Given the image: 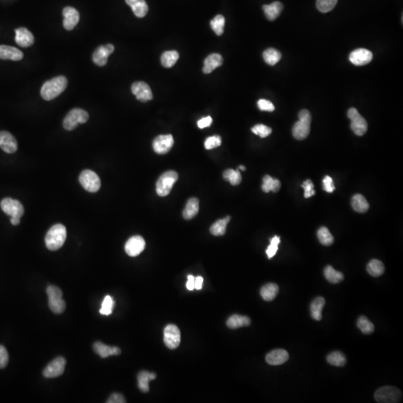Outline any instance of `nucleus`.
<instances>
[{
  "instance_id": "29",
  "label": "nucleus",
  "mask_w": 403,
  "mask_h": 403,
  "mask_svg": "<svg viewBox=\"0 0 403 403\" xmlns=\"http://www.w3.org/2000/svg\"><path fill=\"white\" fill-rule=\"evenodd\" d=\"M200 208V201L197 198H191L187 201L185 208L183 211V217L185 220H191L197 216Z\"/></svg>"
},
{
  "instance_id": "44",
  "label": "nucleus",
  "mask_w": 403,
  "mask_h": 403,
  "mask_svg": "<svg viewBox=\"0 0 403 403\" xmlns=\"http://www.w3.org/2000/svg\"><path fill=\"white\" fill-rule=\"evenodd\" d=\"M338 0H317V8L322 13H328L335 7Z\"/></svg>"
},
{
  "instance_id": "38",
  "label": "nucleus",
  "mask_w": 403,
  "mask_h": 403,
  "mask_svg": "<svg viewBox=\"0 0 403 403\" xmlns=\"http://www.w3.org/2000/svg\"><path fill=\"white\" fill-rule=\"evenodd\" d=\"M263 58L269 65L274 66L282 58V54L278 50L274 48H269L263 53Z\"/></svg>"
},
{
  "instance_id": "42",
  "label": "nucleus",
  "mask_w": 403,
  "mask_h": 403,
  "mask_svg": "<svg viewBox=\"0 0 403 403\" xmlns=\"http://www.w3.org/2000/svg\"><path fill=\"white\" fill-rule=\"evenodd\" d=\"M225 18L222 15H218L210 22L211 29L216 33L217 36H222L225 27Z\"/></svg>"
},
{
  "instance_id": "51",
  "label": "nucleus",
  "mask_w": 403,
  "mask_h": 403,
  "mask_svg": "<svg viewBox=\"0 0 403 403\" xmlns=\"http://www.w3.org/2000/svg\"><path fill=\"white\" fill-rule=\"evenodd\" d=\"M8 351L4 346L0 345V369H3L8 365Z\"/></svg>"
},
{
  "instance_id": "5",
  "label": "nucleus",
  "mask_w": 403,
  "mask_h": 403,
  "mask_svg": "<svg viewBox=\"0 0 403 403\" xmlns=\"http://www.w3.org/2000/svg\"><path fill=\"white\" fill-rule=\"evenodd\" d=\"M178 179L179 175L173 170H169L163 173L156 183V192L158 195L166 197L170 194Z\"/></svg>"
},
{
  "instance_id": "22",
  "label": "nucleus",
  "mask_w": 403,
  "mask_h": 403,
  "mask_svg": "<svg viewBox=\"0 0 403 403\" xmlns=\"http://www.w3.org/2000/svg\"><path fill=\"white\" fill-rule=\"evenodd\" d=\"M289 358V354L285 349H278L269 352L266 356V362L268 365H281L285 363Z\"/></svg>"
},
{
  "instance_id": "55",
  "label": "nucleus",
  "mask_w": 403,
  "mask_h": 403,
  "mask_svg": "<svg viewBox=\"0 0 403 403\" xmlns=\"http://www.w3.org/2000/svg\"><path fill=\"white\" fill-rule=\"evenodd\" d=\"M194 282H195V277L193 276L192 275H189L187 276V282L186 284V286H187V288L189 291H193V290L195 289L194 288Z\"/></svg>"
},
{
  "instance_id": "50",
  "label": "nucleus",
  "mask_w": 403,
  "mask_h": 403,
  "mask_svg": "<svg viewBox=\"0 0 403 403\" xmlns=\"http://www.w3.org/2000/svg\"><path fill=\"white\" fill-rule=\"evenodd\" d=\"M302 187L304 189L305 198H309L315 194V191L313 190V183L310 179H307L306 181H305L302 184Z\"/></svg>"
},
{
  "instance_id": "54",
  "label": "nucleus",
  "mask_w": 403,
  "mask_h": 403,
  "mask_svg": "<svg viewBox=\"0 0 403 403\" xmlns=\"http://www.w3.org/2000/svg\"><path fill=\"white\" fill-rule=\"evenodd\" d=\"M211 123H212V118L210 116H208L199 120L197 126L200 128H205L206 127H209Z\"/></svg>"
},
{
  "instance_id": "30",
  "label": "nucleus",
  "mask_w": 403,
  "mask_h": 403,
  "mask_svg": "<svg viewBox=\"0 0 403 403\" xmlns=\"http://www.w3.org/2000/svg\"><path fill=\"white\" fill-rule=\"evenodd\" d=\"M156 378V374L148 371H141L138 375V387L144 393L149 392V383Z\"/></svg>"
},
{
  "instance_id": "7",
  "label": "nucleus",
  "mask_w": 403,
  "mask_h": 403,
  "mask_svg": "<svg viewBox=\"0 0 403 403\" xmlns=\"http://www.w3.org/2000/svg\"><path fill=\"white\" fill-rule=\"evenodd\" d=\"M401 391L397 387L385 386L375 392L374 398L379 403H396L401 401Z\"/></svg>"
},
{
  "instance_id": "56",
  "label": "nucleus",
  "mask_w": 403,
  "mask_h": 403,
  "mask_svg": "<svg viewBox=\"0 0 403 403\" xmlns=\"http://www.w3.org/2000/svg\"><path fill=\"white\" fill-rule=\"evenodd\" d=\"M202 284H203V278L201 276H197V278H195L194 288L197 290H201L202 288Z\"/></svg>"
},
{
  "instance_id": "49",
  "label": "nucleus",
  "mask_w": 403,
  "mask_h": 403,
  "mask_svg": "<svg viewBox=\"0 0 403 403\" xmlns=\"http://www.w3.org/2000/svg\"><path fill=\"white\" fill-rule=\"evenodd\" d=\"M257 107L263 111L272 112L275 110L274 104L271 103V101L267 100V99H259L257 102Z\"/></svg>"
},
{
  "instance_id": "19",
  "label": "nucleus",
  "mask_w": 403,
  "mask_h": 403,
  "mask_svg": "<svg viewBox=\"0 0 403 403\" xmlns=\"http://www.w3.org/2000/svg\"><path fill=\"white\" fill-rule=\"evenodd\" d=\"M18 142L15 137L6 131H0V148L8 154L18 150Z\"/></svg>"
},
{
  "instance_id": "4",
  "label": "nucleus",
  "mask_w": 403,
  "mask_h": 403,
  "mask_svg": "<svg viewBox=\"0 0 403 403\" xmlns=\"http://www.w3.org/2000/svg\"><path fill=\"white\" fill-rule=\"evenodd\" d=\"M49 298V307L53 313L60 314L64 311L66 303L62 299L63 293L58 287L50 285L47 289Z\"/></svg>"
},
{
  "instance_id": "8",
  "label": "nucleus",
  "mask_w": 403,
  "mask_h": 403,
  "mask_svg": "<svg viewBox=\"0 0 403 403\" xmlns=\"http://www.w3.org/2000/svg\"><path fill=\"white\" fill-rule=\"evenodd\" d=\"M79 183L88 192H97L101 187L99 176L92 170H83L79 175Z\"/></svg>"
},
{
  "instance_id": "52",
  "label": "nucleus",
  "mask_w": 403,
  "mask_h": 403,
  "mask_svg": "<svg viewBox=\"0 0 403 403\" xmlns=\"http://www.w3.org/2000/svg\"><path fill=\"white\" fill-rule=\"evenodd\" d=\"M323 189H324L325 191H327L328 193H332L335 190V187H334V183H333L332 179L330 176H325L323 180Z\"/></svg>"
},
{
  "instance_id": "2",
  "label": "nucleus",
  "mask_w": 403,
  "mask_h": 403,
  "mask_svg": "<svg viewBox=\"0 0 403 403\" xmlns=\"http://www.w3.org/2000/svg\"><path fill=\"white\" fill-rule=\"evenodd\" d=\"M67 238V229L62 224H55L49 229L45 237V243L48 250L56 251L64 245Z\"/></svg>"
},
{
  "instance_id": "35",
  "label": "nucleus",
  "mask_w": 403,
  "mask_h": 403,
  "mask_svg": "<svg viewBox=\"0 0 403 403\" xmlns=\"http://www.w3.org/2000/svg\"><path fill=\"white\" fill-rule=\"evenodd\" d=\"M231 217L228 216L224 219L218 220L210 228V232L215 236H222L226 234V226L230 221Z\"/></svg>"
},
{
  "instance_id": "58",
  "label": "nucleus",
  "mask_w": 403,
  "mask_h": 403,
  "mask_svg": "<svg viewBox=\"0 0 403 403\" xmlns=\"http://www.w3.org/2000/svg\"><path fill=\"white\" fill-rule=\"evenodd\" d=\"M238 169L239 170H246V167H245L244 166H243V165H240V166H239Z\"/></svg>"
},
{
  "instance_id": "53",
  "label": "nucleus",
  "mask_w": 403,
  "mask_h": 403,
  "mask_svg": "<svg viewBox=\"0 0 403 403\" xmlns=\"http://www.w3.org/2000/svg\"><path fill=\"white\" fill-rule=\"evenodd\" d=\"M107 403H127L126 401V399L124 398L122 394H117V393H115V394H112L110 397H109V400H107L106 402Z\"/></svg>"
},
{
  "instance_id": "43",
  "label": "nucleus",
  "mask_w": 403,
  "mask_h": 403,
  "mask_svg": "<svg viewBox=\"0 0 403 403\" xmlns=\"http://www.w3.org/2000/svg\"><path fill=\"white\" fill-rule=\"evenodd\" d=\"M358 329L362 331L363 334H370L374 331L375 327L373 323L369 321L365 316H361L357 322Z\"/></svg>"
},
{
  "instance_id": "28",
  "label": "nucleus",
  "mask_w": 403,
  "mask_h": 403,
  "mask_svg": "<svg viewBox=\"0 0 403 403\" xmlns=\"http://www.w3.org/2000/svg\"><path fill=\"white\" fill-rule=\"evenodd\" d=\"M326 304V301L323 297L318 296L313 299V302L311 304V315L313 320L320 321L322 319V310Z\"/></svg>"
},
{
  "instance_id": "9",
  "label": "nucleus",
  "mask_w": 403,
  "mask_h": 403,
  "mask_svg": "<svg viewBox=\"0 0 403 403\" xmlns=\"http://www.w3.org/2000/svg\"><path fill=\"white\" fill-rule=\"evenodd\" d=\"M347 116L351 120V129L358 136H362L367 131V123L366 120L359 114V112L355 108H351Z\"/></svg>"
},
{
  "instance_id": "40",
  "label": "nucleus",
  "mask_w": 403,
  "mask_h": 403,
  "mask_svg": "<svg viewBox=\"0 0 403 403\" xmlns=\"http://www.w3.org/2000/svg\"><path fill=\"white\" fill-rule=\"evenodd\" d=\"M317 238L319 241L324 246H331L334 243V237L327 227L323 226L317 231Z\"/></svg>"
},
{
  "instance_id": "23",
  "label": "nucleus",
  "mask_w": 403,
  "mask_h": 403,
  "mask_svg": "<svg viewBox=\"0 0 403 403\" xmlns=\"http://www.w3.org/2000/svg\"><path fill=\"white\" fill-rule=\"evenodd\" d=\"M93 348L95 352L103 358H106L111 355H119L121 353V350L119 347H109L99 341L94 343Z\"/></svg>"
},
{
  "instance_id": "13",
  "label": "nucleus",
  "mask_w": 403,
  "mask_h": 403,
  "mask_svg": "<svg viewBox=\"0 0 403 403\" xmlns=\"http://www.w3.org/2000/svg\"><path fill=\"white\" fill-rule=\"evenodd\" d=\"M146 242L139 235L130 238L125 245V251L128 256L136 257L139 256L145 249Z\"/></svg>"
},
{
  "instance_id": "47",
  "label": "nucleus",
  "mask_w": 403,
  "mask_h": 403,
  "mask_svg": "<svg viewBox=\"0 0 403 403\" xmlns=\"http://www.w3.org/2000/svg\"><path fill=\"white\" fill-rule=\"evenodd\" d=\"M280 241H281L280 240V238L278 237V236H275V237L271 239V244L267 247V251H266L267 256H268L270 259L272 258L276 254Z\"/></svg>"
},
{
  "instance_id": "17",
  "label": "nucleus",
  "mask_w": 403,
  "mask_h": 403,
  "mask_svg": "<svg viewBox=\"0 0 403 403\" xmlns=\"http://www.w3.org/2000/svg\"><path fill=\"white\" fill-rule=\"evenodd\" d=\"M349 59L355 65H366L373 59V53L366 49H357L350 53Z\"/></svg>"
},
{
  "instance_id": "12",
  "label": "nucleus",
  "mask_w": 403,
  "mask_h": 403,
  "mask_svg": "<svg viewBox=\"0 0 403 403\" xmlns=\"http://www.w3.org/2000/svg\"><path fill=\"white\" fill-rule=\"evenodd\" d=\"M65 366V358L63 357L55 358L54 360L50 362L47 367L43 369V376L48 379L58 377L64 373Z\"/></svg>"
},
{
  "instance_id": "34",
  "label": "nucleus",
  "mask_w": 403,
  "mask_h": 403,
  "mask_svg": "<svg viewBox=\"0 0 403 403\" xmlns=\"http://www.w3.org/2000/svg\"><path fill=\"white\" fill-rule=\"evenodd\" d=\"M325 278L331 284H338L344 280V274L334 270L331 266L328 265L324 269Z\"/></svg>"
},
{
  "instance_id": "16",
  "label": "nucleus",
  "mask_w": 403,
  "mask_h": 403,
  "mask_svg": "<svg viewBox=\"0 0 403 403\" xmlns=\"http://www.w3.org/2000/svg\"><path fill=\"white\" fill-rule=\"evenodd\" d=\"M114 47L110 43L102 45L95 50L92 59L96 65L103 67L107 64L109 56L114 53Z\"/></svg>"
},
{
  "instance_id": "24",
  "label": "nucleus",
  "mask_w": 403,
  "mask_h": 403,
  "mask_svg": "<svg viewBox=\"0 0 403 403\" xmlns=\"http://www.w3.org/2000/svg\"><path fill=\"white\" fill-rule=\"evenodd\" d=\"M223 63V59L221 55L213 53L205 58L204 61V67L202 71L204 73L209 74L215 71L217 67H220Z\"/></svg>"
},
{
  "instance_id": "36",
  "label": "nucleus",
  "mask_w": 403,
  "mask_h": 403,
  "mask_svg": "<svg viewBox=\"0 0 403 403\" xmlns=\"http://www.w3.org/2000/svg\"><path fill=\"white\" fill-rule=\"evenodd\" d=\"M179 54L176 50H170L166 51L162 55L161 57V62L163 67L166 68H170L173 67L179 60Z\"/></svg>"
},
{
  "instance_id": "27",
  "label": "nucleus",
  "mask_w": 403,
  "mask_h": 403,
  "mask_svg": "<svg viewBox=\"0 0 403 403\" xmlns=\"http://www.w3.org/2000/svg\"><path fill=\"white\" fill-rule=\"evenodd\" d=\"M226 324L229 328L235 330L240 327H249L251 324V320L246 316L234 314L228 319Z\"/></svg>"
},
{
  "instance_id": "20",
  "label": "nucleus",
  "mask_w": 403,
  "mask_h": 403,
  "mask_svg": "<svg viewBox=\"0 0 403 403\" xmlns=\"http://www.w3.org/2000/svg\"><path fill=\"white\" fill-rule=\"evenodd\" d=\"M15 32H16L15 41L19 47L26 48L33 45L35 37L29 29L25 27L18 28L15 30Z\"/></svg>"
},
{
  "instance_id": "25",
  "label": "nucleus",
  "mask_w": 403,
  "mask_h": 403,
  "mask_svg": "<svg viewBox=\"0 0 403 403\" xmlns=\"http://www.w3.org/2000/svg\"><path fill=\"white\" fill-rule=\"evenodd\" d=\"M126 2L131 7L134 15L138 18H144L148 13L149 8L145 0H126Z\"/></svg>"
},
{
  "instance_id": "45",
  "label": "nucleus",
  "mask_w": 403,
  "mask_h": 403,
  "mask_svg": "<svg viewBox=\"0 0 403 403\" xmlns=\"http://www.w3.org/2000/svg\"><path fill=\"white\" fill-rule=\"evenodd\" d=\"M114 306V301L110 296H106L103 299V304L99 310V313L103 315L109 316L111 314L113 308Z\"/></svg>"
},
{
  "instance_id": "10",
  "label": "nucleus",
  "mask_w": 403,
  "mask_h": 403,
  "mask_svg": "<svg viewBox=\"0 0 403 403\" xmlns=\"http://www.w3.org/2000/svg\"><path fill=\"white\" fill-rule=\"evenodd\" d=\"M164 341L165 345L170 349H175L181 342V333L176 325L169 324L164 331Z\"/></svg>"
},
{
  "instance_id": "15",
  "label": "nucleus",
  "mask_w": 403,
  "mask_h": 403,
  "mask_svg": "<svg viewBox=\"0 0 403 403\" xmlns=\"http://www.w3.org/2000/svg\"><path fill=\"white\" fill-rule=\"evenodd\" d=\"M131 92L136 96L138 100L147 103L153 98L150 87L144 82H136L131 85Z\"/></svg>"
},
{
  "instance_id": "41",
  "label": "nucleus",
  "mask_w": 403,
  "mask_h": 403,
  "mask_svg": "<svg viewBox=\"0 0 403 403\" xmlns=\"http://www.w3.org/2000/svg\"><path fill=\"white\" fill-rule=\"evenodd\" d=\"M223 179L229 182L232 185H238L242 181L241 174L239 170H234L232 169H228L224 171Z\"/></svg>"
},
{
  "instance_id": "18",
  "label": "nucleus",
  "mask_w": 403,
  "mask_h": 403,
  "mask_svg": "<svg viewBox=\"0 0 403 403\" xmlns=\"http://www.w3.org/2000/svg\"><path fill=\"white\" fill-rule=\"evenodd\" d=\"M63 16H64V29L67 31H71L74 29L78 24V21H79V13L75 8L73 7H65L63 10Z\"/></svg>"
},
{
  "instance_id": "21",
  "label": "nucleus",
  "mask_w": 403,
  "mask_h": 403,
  "mask_svg": "<svg viewBox=\"0 0 403 403\" xmlns=\"http://www.w3.org/2000/svg\"><path fill=\"white\" fill-rule=\"evenodd\" d=\"M23 58V53L16 47L7 45H0V59L20 61Z\"/></svg>"
},
{
  "instance_id": "11",
  "label": "nucleus",
  "mask_w": 403,
  "mask_h": 403,
  "mask_svg": "<svg viewBox=\"0 0 403 403\" xmlns=\"http://www.w3.org/2000/svg\"><path fill=\"white\" fill-rule=\"evenodd\" d=\"M2 211L11 218H21L24 214V208L20 202L11 198H5L1 202Z\"/></svg>"
},
{
  "instance_id": "37",
  "label": "nucleus",
  "mask_w": 403,
  "mask_h": 403,
  "mask_svg": "<svg viewBox=\"0 0 403 403\" xmlns=\"http://www.w3.org/2000/svg\"><path fill=\"white\" fill-rule=\"evenodd\" d=\"M366 271L369 275L373 277H379L385 272V266L382 261L377 259H373L368 263Z\"/></svg>"
},
{
  "instance_id": "6",
  "label": "nucleus",
  "mask_w": 403,
  "mask_h": 403,
  "mask_svg": "<svg viewBox=\"0 0 403 403\" xmlns=\"http://www.w3.org/2000/svg\"><path fill=\"white\" fill-rule=\"evenodd\" d=\"M89 119V114L82 109H74L66 115L63 127L67 131L75 129L79 124L85 123Z\"/></svg>"
},
{
  "instance_id": "48",
  "label": "nucleus",
  "mask_w": 403,
  "mask_h": 403,
  "mask_svg": "<svg viewBox=\"0 0 403 403\" xmlns=\"http://www.w3.org/2000/svg\"><path fill=\"white\" fill-rule=\"evenodd\" d=\"M221 138L219 135L209 137L207 138L205 142V147L206 149H212L214 148L218 147L221 145Z\"/></svg>"
},
{
  "instance_id": "39",
  "label": "nucleus",
  "mask_w": 403,
  "mask_h": 403,
  "mask_svg": "<svg viewBox=\"0 0 403 403\" xmlns=\"http://www.w3.org/2000/svg\"><path fill=\"white\" fill-rule=\"evenodd\" d=\"M329 364L335 366H344L347 364V358L341 352H333L327 356Z\"/></svg>"
},
{
  "instance_id": "1",
  "label": "nucleus",
  "mask_w": 403,
  "mask_h": 403,
  "mask_svg": "<svg viewBox=\"0 0 403 403\" xmlns=\"http://www.w3.org/2000/svg\"><path fill=\"white\" fill-rule=\"evenodd\" d=\"M67 84V78L64 75L55 77L43 84L40 95L44 100H53L65 91Z\"/></svg>"
},
{
  "instance_id": "26",
  "label": "nucleus",
  "mask_w": 403,
  "mask_h": 403,
  "mask_svg": "<svg viewBox=\"0 0 403 403\" xmlns=\"http://www.w3.org/2000/svg\"><path fill=\"white\" fill-rule=\"evenodd\" d=\"M283 5L280 2H274L271 5H264L263 6V11L265 14L266 18L269 20H275L279 17L283 10Z\"/></svg>"
},
{
  "instance_id": "46",
  "label": "nucleus",
  "mask_w": 403,
  "mask_h": 403,
  "mask_svg": "<svg viewBox=\"0 0 403 403\" xmlns=\"http://www.w3.org/2000/svg\"><path fill=\"white\" fill-rule=\"evenodd\" d=\"M252 131L261 138H266L272 133V129L264 124H257L252 128Z\"/></svg>"
},
{
  "instance_id": "32",
  "label": "nucleus",
  "mask_w": 403,
  "mask_h": 403,
  "mask_svg": "<svg viewBox=\"0 0 403 403\" xmlns=\"http://www.w3.org/2000/svg\"><path fill=\"white\" fill-rule=\"evenodd\" d=\"M352 208L354 211L358 213H365L369 209V205L366 198L362 194H355L352 197Z\"/></svg>"
},
{
  "instance_id": "14",
  "label": "nucleus",
  "mask_w": 403,
  "mask_h": 403,
  "mask_svg": "<svg viewBox=\"0 0 403 403\" xmlns=\"http://www.w3.org/2000/svg\"><path fill=\"white\" fill-rule=\"evenodd\" d=\"M174 140L172 134H165L157 137L152 143L154 151L156 153L164 155L167 153L173 147Z\"/></svg>"
},
{
  "instance_id": "57",
  "label": "nucleus",
  "mask_w": 403,
  "mask_h": 403,
  "mask_svg": "<svg viewBox=\"0 0 403 403\" xmlns=\"http://www.w3.org/2000/svg\"><path fill=\"white\" fill-rule=\"evenodd\" d=\"M11 223L14 226H18L20 223V218H11Z\"/></svg>"
},
{
  "instance_id": "33",
  "label": "nucleus",
  "mask_w": 403,
  "mask_h": 403,
  "mask_svg": "<svg viewBox=\"0 0 403 403\" xmlns=\"http://www.w3.org/2000/svg\"><path fill=\"white\" fill-rule=\"evenodd\" d=\"M261 187L264 192L269 193L270 191H273L276 193L281 188V183L278 179H274L271 176L267 175L263 178V184Z\"/></svg>"
},
{
  "instance_id": "31",
  "label": "nucleus",
  "mask_w": 403,
  "mask_h": 403,
  "mask_svg": "<svg viewBox=\"0 0 403 403\" xmlns=\"http://www.w3.org/2000/svg\"><path fill=\"white\" fill-rule=\"evenodd\" d=\"M278 291H279V288H278V286L276 284L268 283L261 288L260 293H261L263 299L267 301V302H270V301L274 300L276 297Z\"/></svg>"
},
{
  "instance_id": "3",
  "label": "nucleus",
  "mask_w": 403,
  "mask_h": 403,
  "mask_svg": "<svg viewBox=\"0 0 403 403\" xmlns=\"http://www.w3.org/2000/svg\"><path fill=\"white\" fill-rule=\"evenodd\" d=\"M299 121L293 126L292 133L296 139L302 141L306 139L310 133L311 115L309 110L303 109L299 113Z\"/></svg>"
}]
</instances>
